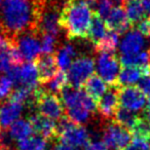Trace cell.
<instances>
[{"mask_svg": "<svg viewBox=\"0 0 150 150\" xmlns=\"http://www.w3.org/2000/svg\"><path fill=\"white\" fill-rule=\"evenodd\" d=\"M93 19L88 1L67 0L60 13V26L70 39L86 38Z\"/></svg>", "mask_w": 150, "mask_h": 150, "instance_id": "obj_2", "label": "cell"}, {"mask_svg": "<svg viewBox=\"0 0 150 150\" xmlns=\"http://www.w3.org/2000/svg\"><path fill=\"white\" fill-rule=\"evenodd\" d=\"M144 47L145 39L138 30L127 31L119 43L120 56H134L144 50Z\"/></svg>", "mask_w": 150, "mask_h": 150, "instance_id": "obj_12", "label": "cell"}, {"mask_svg": "<svg viewBox=\"0 0 150 150\" xmlns=\"http://www.w3.org/2000/svg\"><path fill=\"white\" fill-rule=\"evenodd\" d=\"M76 56V50L72 44H65L57 52L54 57L57 62V66L60 71L66 72L70 65L72 64L73 59Z\"/></svg>", "mask_w": 150, "mask_h": 150, "instance_id": "obj_23", "label": "cell"}, {"mask_svg": "<svg viewBox=\"0 0 150 150\" xmlns=\"http://www.w3.org/2000/svg\"><path fill=\"white\" fill-rule=\"evenodd\" d=\"M119 63L123 67H145L150 66V54L148 50H142L134 56H120Z\"/></svg>", "mask_w": 150, "mask_h": 150, "instance_id": "obj_25", "label": "cell"}, {"mask_svg": "<svg viewBox=\"0 0 150 150\" xmlns=\"http://www.w3.org/2000/svg\"><path fill=\"white\" fill-rule=\"evenodd\" d=\"M33 102L37 108L38 114L47 117L54 121L63 117L64 106L62 104V101L54 94L38 88L34 93Z\"/></svg>", "mask_w": 150, "mask_h": 150, "instance_id": "obj_4", "label": "cell"}, {"mask_svg": "<svg viewBox=\"0 0 150 150\" xmlns=\"http://www.w3.org/2000/svg\"><path fill=\"white\" fill-rule=\"evenodd\" d=\"M119 44V34L109 30L106 36L96 45V50L99 52H115Z\"/></svg>", "mask_w": 150, "mask_h": 150, "instance_id": "obj_26", "label": "cell"}, {"mask_svg": "<svg viewBox=\"0 0 150 150\" xmlns=\"http://www.w3.org/2000/svg\"><path fill=\"white\" fill-rule=\"evenodd\" d=\"M102 141L108 149L122 150L132 140V134L125 127L116 122L109 123L104 129Z\"/></svg>", "mask_w": 150, "mask_h": 150, "instance_id": "obj_8", "label": "cell"}, {"mask_svg": "<svg viewBox=\"0 0 150 150\" xmlns=\"http://www.w3.org/2000/svg\"><path fill=\"white\" fill-rule=\"evenodd\" d=\"M24 105L11 99L0 105V131L7 129L16 120L20 119Z\"/></svg>", "mask_w": 150, "mask_h": 150, "instance_id": "obj_11", "label": "cell"}, {"mask_svg": "<svg viewBox=\"0 0 150 150\" xmlns=\"http://www.w3.org/2000/svg\"><path fill=\"white\" fill-rule=\"evenodd\" d=\"M146 112L150 115V96H149V98H148V100H147V104H146Z\"/></svg>", "mask_w": 150, "mask_h": 150, "instance_id": "obj_38", "label": "cell"}, {"mask_svg": "<svg viewBox=\"0 0 150 150\" xmlns=\"http://www.w3.org/2000/svg\"><path fill=\"white\" fill-rule=\"evenodd\" d=\"M0 150H8L6 147H2V146H0Z\"/></svg>", "mask_w": 150, "mask_h": 150, "instance_id": "obj_39", "label": "cell"}, {"mask_svg": "<svg viewBox=\"0 0 150 150\" xmlns=\"http://www.w3.org/2000/svg\"><path fill=\"white\" fill-rule=\"evenodd\" d=\"M104 21L110 31H114L118 34L125 33L131 27V24L127 20L125 8L122 6L113 7Z\"/></svg>", "mask_w": 150, "mask_h": 150, "instance_id": "obj_18", "label": "cell"}, {"mask_svg": "<svg viewBox=\"0 0 150 150\" xmlns=\"http://www.w3.org/2000/svg\"><path fill=\"white\" fill-rule=\"evenodd\" d=\"M84 1H90V0H84Z\"/></svg>", "mask_w": 150, "mask_h": 150, "instance_id": "obj_41", "label": "cell"}, {"mask_svg": "<svg viewBox=\"0 0 150 150\" xmlns=\"http://www.w3.org/2000/svg\"><path fill=\"white\" fill-rule=\"evenodd\" d=\"M149 141H150V139H149Z\"/></svg>", "mask_w": 150, "mask_h": 150, "instance_id": "obj_44", "label": "cell"}, {"mask_svg": "<svg viewBox=\"0 0 150 150\" xmlns=\"http://www.w3.org/2000/svg\"><path fill=\"white\" fill-rule=\"evenodd\" d=\"M29 122L33 132L44 139H54L57 137V123L54 120L35 113L29 117Z\"/></svg>", "mask_w": 150, "mask_h": 150, "instance_id": "obj_15", "label": "cell"}, {"mask_svg": "<svg viewBox=\"0 0 150 150\" xmlns=\"http://www.w3.org/2000/svg\"><path fill=\"white\" fill-rule=\"evenodd\" d=\"M46 139L37 134H32L30 137L17 142L18 150H46Z\"/></svg>", "mask_w": 150, "mask_h": 150, "instance_id": "obj_24", "label": "cell"}, {"mask_svg": "<svg viewBox=\"0 0 150 150\" xmlns=\"http://www.w3.org/2000/svg\"><path fill=\"white\" fill-rule=\"evenodd\" d=\"M11 45L6 50L0 52V73H7L13 67H15L11 54Z\"/></svg>", "mask_w": 150, "mask_h": 150, "instance_id": "obj_30", "label": "cell"}, {"mask_svg": "<svg viewBox=\"0 0 150 150\" xmlns=\"http://www.w3.org/2000/svg\"><path fill=\"white\" fill-rule=\"evenodd\" d=\"M7 134H8L11 141L19 142L30 137L33 134V129H32L29 120L18 119L8 127Z\"/></svg>", "mask_w": 150, "mask_h": 150, "instance_id": "obj_21", "label": "cell"}, {"mask_svg": "<svg viewBox=\"0 0 150 150\" xmlns=\"http://www.w3.org/2000/svg\"><path fill=\"white\" fill-rule=\"evenodd\" d=\"M138 88L145 96H150V74L141 77V79L138 81Z\"/></svg>", "mask_w": 150, "mask_h": 150, "instance_id": "obj_33", "label": "cell"}, {"mask_svg": "<svg viewBox=\"0 0 150 150\" xmlns=\"http://www.w3.org/2000/svg\"><path fill=\"white\" fill-rule=\"evenodd\" d=\"M59 120L57 125V139L73 149L86 147L90 143L91 135L86 127L72 122L67 116H63Z\"/></svg>", "mask_w": 150, "mask_h": 150, "instance_id": "obj_3", "label": "cell"}, {"mask_svg": "<svg viewBox=\"0 0 150 150\" xmlns=\"http://www.w3.org/2000/svg\"><path fill=\"white\" fill-rule=\"evenodd\" d=\"M44 84H46L48 93L56 95V93L61 92L65 86H68V79H67L66 72L58 71L54 77Z\"/></svg>", "mask_w": 150, "mask_h": 150, "instance_id": "obj_28", "label": "cell"}, {"mask_svg": "<svg viewBox=\"0 0 150 150\" xmlns=\"http://www.w3.org/2000/svg\"><path fill=\"white\" fill-rule=\"evenodd\" d=\"M122 150H150V141L146 138L134 137Z\"/></svg>", "mask_w": 150, "mask_h": 150, "instance_id": "obj_32", "label": "cell"}, {"mask_svg": "<svg viewBox=\"0 0 150 150\" xmlns=\"http://www.w3.org/2000/svg\"><path fill=\"white\" fill-rule=\"evenodd\" d=\"M35 65L40 84L46 83L58 72L56 59L52 54H42L41 57H38L36 59Z\"/></svg>", "mask_w": 150, "mask_h": 150, "instance_id": "obj_17", "label": "cell"}, {"mask_svg": "<svg viewBox=\"0 0 150 150\" xmlns=\"http://www.w3.org/2000/svg\"><path fill=\"white\" fill-rule=\"evenodd\" d=\"M6 75L11 79L16 88H27L32 92L38 90L39 80L35 63L26 62L20 66H15L6 73Z\"/></svg>", "mask_w": 150, "mask_h": 150, "instance_id": "obj_5", "label": "cell"}, {"mask_svg": "<svg viewBox=\"0 0 150 150\" xmlns=\"http://www.w3.org/2000/svg\"><path fill=\"white\" fill-rule=\"evenodd\" d=\"M2 2H3V0H0V5L2 4Z\"/></svg>", "mask_w": 150, "mask_h": 150, "instance_id": "obj_40", "label": "cell"}, {"mask_svg": "<svg viewBox=\"0 0 150 150\" xmlns=\"http://www.w3.org/2000/svg\"><path fill=\"white\" fill-rule=\"evenodd\" d=\"M149 54H150V50H149Z\"/></svg>", "mask_w": 150, "mask_h": 150, "instance_id": "obj_43", "label": "cell"}, {"mask_svg": "<svg viewBox=\"0 0 150 150\" xmlns=\"http://www.w3.org/2000/svg\"><path fill=\"white\" fill-rule=\"evenodd\" d=\"M57 37L50 34H42L40 40V50L42 54H52L56 47Z\"/></svg>", "mask_w": 150, "mask_h": 150, "instance_id": "obj_29", "label": "cell"}, {"mask_svg": "<svg viewBox=\"0 0 150 150\" xmlns=\"http://www.w3.org/2000/svg\"><path fill=\"white\" fill-rule=\"evenodd\" d=\"M118 104L120 107L137 112L146 105V96L135 86H125L118 91Z\"/></svg>", "mask_w": 150, "mask_h": 150, "instance_id": "obj_10", "label": "cell"}, {"mask_svg": "<svg viewBox=\"0 0 150 150\" xmlns=\"http://www.w3.org/2000/svg\"><path fill=\"white\" fill-rule=\"evenodd\" d=\"M142 6L147 18H150V0H141Z\"/></svg>", "mask_w": 150, "mask_h": 150, "instance_id": "obj_36", "label": "cell"}, {"mask_svg": "<svg viewBox=\"0 0 150 150\" xmlns=\"http://www.w3.org/2000/svg\"><path fill=\"white\" fill-rule=\"evenodd\" d=\"M112 4H115L116 6H120L121 4H125V2L127 0H109Z\"/></svg>", "mask_w": 150, "mask_h": 150, "instance_id": "obj_37", "label": "cell"}, {"mask_svg": "<svg viewBox=\"0 0 150 150\" xmlns=\"http://www.w3.org/2000/svg\"><path fill=\"white\" fill-rule=\"evenodd\" d=\"M17 36V42L13 44L18 48L21 56L23 57L24 61L32 62L36 60L41 54L40 39L38 38L36 30L25 32Z\"/></svg>", "mask_w": 150, "mask_h": 150, "instance_id": "obj_9", "label": "cell"}, {"mask_svg": "<svg viewBox=\"0 0 150 150\" xmlns=\"http://www.w3.org/2000/svg\"><path fill=\"white\" fill-rule=\"evenodd\" d=\"M41 0H3L0 5V26L8 35H20L37 29Z\"/></svg>", "mask_w": 150, "mask_h": 150, "instance_id": "obj_1", "label": "cell"}, {"mask_svg": "<svg viewBox=\"0 0 150 150\" xmlns=\"http://www.w3.org/2000/svg\"><path fill=\"white\" fill-rule=\"evenodd\" d=\"M37 28L42 34H50L58 36L61 32L60 26V13L56 7H50L40 15Z\"/></svg>", "mask_w": 150, "mask_h": 150, "instance_id": "obj_13", "label": "cell"}, {"mask_svg": "<svg viewBox=\"0 0 150 150\" xmlns=\"http://www.w3.org/2000/svg\"><path fill=\"white\" fill-rule=\"evenodd\" d=\"M150 74V66L145 67H123L120 69L117 78L116 86H133L135 83H138L141 77Z\"/></svg>", "mask_w": 150, "mask_h": 150, "instance_id": "obj_16", "label": "cell"}, {"mask_svg": "<svg viewBox=\"0 0 150 150\" xmlns=\"http://www.w3.org/2000/svg\"><path fill=\"white\" fill-rule=\"evenodd\" d=\"M86 150H109L102 140H94L86 146Z\"/></svg>", "mask_w": 150, "mask_h": 150, "instance_id": "obj_35", "label": "cell"}, {"mask_svg": "<svg viewBox=\"0 0 150 150\" xmlns=\"http://www.w3.org/2000/svg\"><path fill=\"white\" fill-rule=\"evenodd\" d=\"M95 62L91 57L82 56L72 62L66 71L68 84L75 88H81L86 81L93 75Z\"/></svg>", "mask_w": 150, "mask_h": 150, "instance_id": "obj_6", "label": "cell"}, {"mask_svg": "<svg viewBox=\"0 0 150 150\" xmlns=\"http://www.w3.org/2000/svg\"><path fill=\"white\" fill-rule=\"evenodd\" d=\"M13 83L7 75L0 76V101L7 99L13 93Z\"/></svg>", "mask_w": 150, "mask_h": 150, "instance_id": "obj_31", "label": "cell"}, {"mask_svg": "<svg viewBox=\"0 0 150 150\" xmlns=\"http://www.w3.org/2000/svg\"><path fill=\"white\" fill-rule=\"evenodd\" d=\"M138 31L142 36L150 38V18H146L138 24Z\"/></svg>", "mask_w": 150, "mask_h": 150, "instance_id": "obj_34", "label": "cell"}, {"mask_svg": "<svg viewBox=\"0 0 150 150\" xmlns=\"http://www.w3.org/2000/svg\"><path fill=\"white\" fill-rule=\"evenodd\" d=\"M107 32H108V28L105 24V21L102 18L99 17L98 15L94 13L86 37L96 46L106 36Z\"/></svg>", "mask_w": 150, "mask_h": 150, "instance_id": "obj_20", "label": "cell"}, {"mask_svg": "<svg viewBox=\"0 0 150 150\" xmlns=\"http://www.w3.org/2000/svg\"><path fill=\"white\" fill-rule=\"evenodd\" d=\"M84 91L86 93L95 101L98 103V101L102 98L103 95L107 91V83L99 76V75L93 74L90 78L86 81Z\"/></svg>", "mask_w": 150, "mask_h": 150, "instance_id": "obj_19", "label": "cell"}, {"mask_svg": "<svg viewBox=\"0 0 150 150\" xmlns=\"http://www.w3.org/2000/svg\"><path fill=\"white\" fill-rule=\"evenodd\" d=\"M125 11L131 25H138L146 17L141 0H127L125 2Z\"/></svg>", "mask_w": 150, "mask_h": 150, "instance_id": "obj_22", "label": "cell"}, {"mask_svg": "<svg viewBox=\"0 0 150 150\" xmlns=\"http://www.w3.org/2000/svg\"><path fill=\"white\" fill-rule=\"evenodd\" d=\"M118 91L117 86H111L97 103V109H99V112L105 118L114 117L118 108Z\"/></svg>", "mask_w": 150, "mask_h": 150, "instance_id": "obj_14", "label": "cell"}, {"mask_svg": "<svg viewBox=\"0 0 150 150\" xmlns=\"http://www.w3.org/2000/svg\"><path fill=\"white\" fill-rule=\"evenodd\" d=\"M138 116H139V115L136 114V112L129 111V110H127V109L122 108V107L117 108L116 112H115V115H114L116 123H118L121 127L127 129L129 131H131V129L133 127L134 123L136 122Z\"/></svg>", "mask_w": 150, "mask_h": 150, "instance_id": "obj_27", "label": "cell"}, {"mask_svg": "<svg viewBox=\"0 0 150 150\" xmlns=\"http://www.w3.org/2000/svg\"><path fill=\"white\" fill-rule=\"evenodd\" d=\"M73 150H77V149H73Z\"/></svg>", "mask_w": 150, "mask_h": 150, "instance_id": "obj_42", "label": "cell"}, {"mask_svg": "<svg viewBox=\"0 0 150 150\" xmlns=\"http://www.w3.org/2000/svg\"><path fill=\"white\" fill-rule=\"evenodd\" d=\"M98 75L109 86H116L119 71V61L115 52H99L97 58Z\"/></svg>", "mask_w": 150, "mask_h": 150, "instance_id": "obj_7", "label": "cell"}]
</instances>
